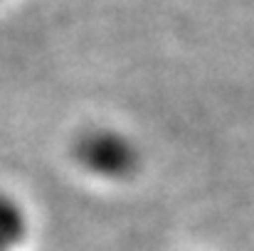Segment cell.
Segmentation results:
<instances>
[{"instance_id": "1", "label": "cell", "mask_w": 254, "mask_h": 251, "mask_svg": "<svg viewBox=\"0 0 254 251\" xmlns=\"http://www.w3.org/2000/svg\"><path fill=\"white\" fill-rule=\"evenodd\" d=\"M79 158L89 167L106 172V170H119V148L114 146L111 138L104 136H89L79 143Z\"/></svg>"}, {"instance_id": "2", "label": "cell", "mask_w": 254, "mask_h": 251, "mask_svg": "<svg viewBox=\"0 0 254 251\" xmlns=\"http://www.w3.org/2000/svg\"><path fill=\"white\" fill-rule=\"evenodd\" d=\"M22 237V214L20 209L0 195V251L12 247Z\"/></svg>"}]
</instances>
